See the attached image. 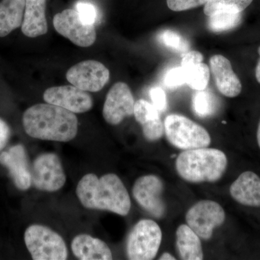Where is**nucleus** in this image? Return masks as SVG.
Returning a JSON list of instances; mask_svg holds the SVG:
<instances>
[{"mask_svg": "<svg viewBox=\"0 0 260 260\" xmlns=\"http://www.w3.org/2000/svg\"><path fill=\"white\" fill-rule=\"evenodd\" d=\"M10 135L9 126L3 119L0 118V150H3L7 145Z\"/></svg>", "mask_w": 260, "mask_h": 260, "instance_id": "33", "label": "nucleus"}, {"mask_svg": "<svg viewBox=\"0 0 260 260\" xmlns=\"http://www.w3.org/2000/svg\"><path fill=\"white\" fill-rule=\"evenodd\" d=\"M134 114L137 121L141 125L160 118L158 109L143 99H140L135 102Z\"/></svg>", "mask_w": 260, "mask_h": 260, "instance_id": "26", "label": "nucleus"}, {"mask_svg": "<svg viewBox=\"0 0 260 260\" xmlns=\"http://www.w3.org/2000/svg\"><path fill=\"white\" fill-rule=\"evenodd\" d=\"M48 104L58 106L73 113H85L93 108L91 95L74 85H61L48 88L44 93Z\"/></svg>", "mask_w": 260, "mask_h": 260, "instance_id": "13", "label": "nucleus"}, {"mask_svg": "<svg viewBox=\"0 0 260 260\" xmlns=\"http://www.w3.org/2000/svg\"><path fill=\"white\" fill-rule=\"evenodd\" d=\"M142 127L145 138L149 141H156L165 133L164 123L162 122L160 118L143 124Z\"/></svg>", "mask_w": 260, "mask_h": 260, "instance_id": "27", "label": "nucleus"}, {"mask_svg": "<svg viewBox=\"0 0 260 260\" xmlns=\"http://www.w3.org/2000/svg\"><path fill=\"white\" fill-rule=\"evenodd\" d=\"M162 241L158 223L149 219L140 220L126 240V254L131 260H150L156 256Z\"/></svg>", "mask_w": 260, "mask_h": 260, "instance_id": "6", "label": "nucleus"}, {"mask_svg": "<svg viewBox=\"0 0 260 260\" xmlns=\"http://www.w3.org/2000/svg\"><path fill=\"white\" fill-rule=\"evenodd\" d=\"M53 24L56 31L78 47H90L96 40L95 27L84 21L76 10L67 9L57 13Z\"/></svg>", "mask_w": 260, "mask_h": 260, "instance_id": "8", "label": "nucleus"}, {"mask_svg": "<svg viewBox=\"0 0 260 260\" xmlns=\"http://www.w3.org/2000/svg\"><path fill=\"white\" fill-rule=\"evenodd\" d=\"M72 251L80 260L112 259V253L104 241L88 234L76 236L71 244Z\"/></svg>", "mask_w": 260, "mask_h": 260, "instance_id": "17", "label": "nucleus"}, {"mask_svg": "<svg viewBox=\"0 0 260 260\" xmlns=\"http://www.w3.org/2000/svg\"><path fill=\"white\" fill-rule=\"evenodd\" d=\"M159 39L166 47L185 54L189 49V44L180 34L172 30H165L160 32Z\"/></svg>", "mask_w": 260, "mask_h": 260, "instance_id": "25", "label": "nucleus"}, {"mask_svg": "<svg viewBox=\"0 0 260 260\" xmlns=\"http://www.w3.org/2000/svg\"><path fill=\"white\" fill-rule=\"evenodd\" d=\"M183 69L185 70L186 83L191 88L198 91L207 88L210 80V69L208 65L201 62Z\"/></svg>", "mask_w": 260, "mask_h": 260, "instance_id": "22", "label": "nucleus"}, {"mask_svg": "<svg viewBox=\"0 0 260 260\" xmlns=\"http://www.w3.org/2000/svg\"><path fill=\"white\" fill-rule=\"evenodd\" d=\"M258 53H259V59L256 67L255 76L256 80H257L258 83L260 84V47L259 49H258Z\"/></svg>", "mask_w": 260, "mask_h": 260, "instance_id": "34", "label": "nucleus"}, {"mask_svg": "<svg viewBox=\"0 0 260 260\" xmlns=\"http://www.w3.org/2000/svg\"><path fill=\"white\" fill-rule=\"evenodd\" d=\"M242 18V13L220 10L208 16V28L214 32L227 31L237 28Z\"/></svg>", "mask_w": 260, "mask_h": 260, "instance_id": "21", "label": "nucleus"}, {"mask_svg": "<svg viewBox=\"0 0 260 260\" xmlns=\"http://www.w3.org/2000/svg\"><path fill=\"white\" fill-rule=\"evenodd\" d=\"M76 10L80 17L86 23L94 24L97 18V12L93 5L88 3H78L76 5Z\"/></svg>", "mask_w": 260, "mask_h": 260, "instance_id": "30", "label": "nucleus"}, {"mask_svg": "<svg viewBox=\"0 0 260 260\" xmlns=\"http://www.w3.org/2000/svg\"><path fill=\"white\" fill-rule=\"evenodd\" d=\"M228 159L221 150L200 148L184 150L176 160L179 177L191 183L215 182L226 170Z\"/></svg>", "mask_w": 260, "mask_h": 260, "instance_id": "3", "label": "nucleus"}, {"mask_svg": "<svg viewBox=\"0 0 260 260\" xmlns=\"http://www.w3.org/2000/svg\"><path fill=\"white\" fill-rule=\"evenodd\" d=\"M253 0H210L205 5L204 13L210 16L220 10L242 13L250 5Z\"/></svg>", "mask_w": 260, "mask_h": 260, "instance_id": "24", "label": "nucleus"}, {"mask_svg": "<svg viewBox=\"0 0 260 260\" xmlns=\"http://www.w3.org/2000/svg\"><path fill=\"white\" fill-rule=\"evenodd\" d=\"M210 0H167L169 9L175 12L184 11L205 5Z\"/></svg>", "mask_w": 260, "mask_h": 260, "instance_id": "29", "label": "nucleus"}, {"mask_svg": "<svg viewBox=\"0 0 260 260\" xmlns=\"http://www.w3.org/2000/svg\"><path fill=\"white\" fill-rule=\"evenodd\" d=\"M22 32L29 38L44 35L48 31L46 0H25Z\"/></svg>", "mask_w": 260, "mask_h": 260, "instance_id": "18", "label": "nucleus"}, {"mask_svg": "<svg viewBox=\"0 0 260 260\" xmlns=\"http://www.w3.org/2000/svg\"><path fill=\"white\" fill-rule=\"evenodd\" d=\"M210 67L220 93L229 98L237 97L241 93L242 83L227 58L220 54L214 55L210 59Z\"/></svg>", "mask_w": 260, "mask_h": 260, "instance_id": "15", "label": "nucleus"}, {"mask_svg": "<svg viewBox=\"0 0 260 260\" xmlns=\"http://www.w3.org/2000/svg\"><path fill=\"white\" fill-rule=\"evenodd\" d=\"M0 164L8 168L15 186L20 190H27L31 186V174L28 157L23 145L12 147L0 154Z\"/></svg>", "mask_w": 260, "mask_h": 260, "instance_id": "14", "label": "nucleus"}, {"mask_svg": "<svg viewBox=\"0 0 260 260\" xmlns=\"http://www.w3.org/2000/svg\"><path fill=\"white\" fill-rule=\"evenodd\" d=\"M150 97L154 107L158 112H165L167 109V99L165 92L159 87H154L150 90Z\"/></svg>", "mask_w": 260, "mask_h": 260, "instance_id": "31", "label": "nucleus"}, {"mask_svg": "<svg viewBox=\"0 0 260 260\" xmlns=\"http://www.w3.org/2000/svg\"><path fill=\"white\" fill-rule=\"evenodd\" d=\"M256 139H257L258 145H259L260 148V121L259 125H258L257 133H256Z\"/></svg>", "mask_w": 260, "mask_h": 260, "instance_id": "36", "label": "nucleus"}, {"mask_svg": "<svg viewBox=\"0 0 260 260\" xmlns=\"http://www.w3.org/2000/svg\"><path fill=\"white\" fill-rule=\"evenodd\" d=\"M23 123L29 136L49 141L69 142L78 130L74 113L48 103L28 108L24 113Z\"/></svg>", "mask_w": 260, "mask_h": 260, "instance_id": "2", "label": "nucleus"}, {"mask_svg": "<svg viewBox=\"0 0 260 260\" xmlns=\"http://www.w3.org/2000/svg\"><path fill=\"white\" fill-rule=\"evenodd\" d=\"M30 174L32 184L39 190L58 191L66 182L62 164L55 153L39 155L32 164Z\"/></svg>", "mask_w": 260, "mask_h": 260, "instance_id": "9", "label": "nucleus"}, {"mask_svg": "<svg viewBox=\"0 0 260 260\" xmlns=\"http://www.w3.org/2000/svg\"><path fill=\"white\" fill-rule=\"evenodd\" d=\"M186 83L185 70L181 67L169 70L164 78V84L167 88H177Z\"/></svg>", "mask_w": 260, "mask_h": 260, "instance_id": "28", "label": "nucleus"}, {"mask_svg": "<svg viewBox=\"0 0 260 260\" xmlns=\"http://www.w3.org/2000/svg\"><path fill=\"white\" fill-rule=\"evenodd\" d=\"M24 239L32 259H68V247L64 239L49 228L38 224L30 225L25 231Z\"/></svg>", "mask_w": 260, "mask_h": 260, "instance_id": "5", "label": "nucleus"}, {"mask_svg": "<svg viewBox=\"0 0 260 260\" xmlns=\"http://www.w3.org/2000/svg\"><path fill=\"white\" fill-rule=\"evenodd\" d=\"M164 183L155 175L138 178L133 186V197L137 203L154 218H160L166 213V205L162 199Z\"/></svg>", "mask_w": 260, "mask_h": 260, "instance_id": "11", "label": "nucleus"}, {"mask_svg": "<svg viewBox=\"0 0 260 260\" xmlns=\"http://www.w3.org/2000/svg\"><path fill=\"white\" fill-rule=\"evenodd\" d=\"M203 56L201 53L198 51H191L186 52L183 56L181 62V67L182 68H187L193 65L199 64L203 62Z\"/></svg>", "mask_w": 260, "mask_h": 260, "instance_id": "32", "label": "nucleus"}, {"mask_svg": "<svg viewBox=\"0 0 260 260\" xmlns=\"http://www.w3.org/2000/svg\"><path fill=\"white\" fill-rule=\"evenodd\" d=\"M135 100L129 87L119 82L111 88L103 108V116L108 124L117 125L126 116L134 114Z\"/></svg>", "mask_w": 260, "mask_h": 260, "instance_id": "12", "label": "nucleus"}, {"mask_svg": "<svg viewBox=\"0 0 260 260\" xmlns=\"http://www.w3.org/2000/svg\"><path fill=\"white\" fill-rule=\"evenodd\" d=\"M179 255L184 260L203 259L201 240L198 234L185 224L178 228L176 232Z\"/></svg>", "mask_w": 260, "mask_h": 260, "instance_id": "20", "label": "nucleus"}, {"mask_svg": "<svg viewBox=\"0 0 260 260\" xmlns=\"http://www.w3.org/2000/svg\"><path fill=\"white\" fill-rule=\"evenodd\" d=\"M66 78L77 88L87 92H98L109 82L110 73L100 61L85 60L72 67Z\"/></svg>", "mask_w": 260, "mask_h": 260, "instance_id": "10", "label": "nucleus"}, {"mask_svg": "<svg viewBox=\"0 0 260 260\" xmlns=\"http://www.w3.org/2000/svg\"><path fill=\"white\" fill-rule=\"evenodd\" d=\"M25 0H2L0 3V37H7L21 26Z\"/></svg>", "mask_w": 260, "mask_h": 260, "instance_id": "19", "label": "nucleus"}, {"mask_svg": "<svg viewBox=\"0 0 260 260\" xmlns=\"http://www.w3.org/2000/svg\"><path fill=\"white\" fill-rule=\"evenodd\" d=\"M217 108L215 96L208 91L198 90L192 98V109L195 114L201 118L213 115Z\"/></svg>", "mask_w": 260, "mask_h": 260, "instance_id": "23", "label": "nucleus"}, {"mask_svg": "<svg viewBox=\"0 0 260 260\" xmlns=\"http://www.w3.org/2000/svg\"><path fill=\"white\" fill-rule=\"evenodd\" d=\"M164 128L169 143L180 150L207 148L211 143L209 133L204 127L180 114L167 116Z\"/></svg>", "mask_w": 260, "mask_h": 260, "instance_id": "4", "label": "nucleus"}, {"mask_svg": "<svg viewBox=\"0 0 260 260\" xmlns=\"http://www.w3.org/2000/svg\"><path fill=\"white\" fill-rule=\"evenodd\" d=\"M160 260H175L176 258L174 256L172 255L170 253L165 252L162 254L160 258H159Z\"/></svg>", "mask_w": 260, "mask_h": 260, "instance_id": "35", "label": "nucleus"}, {"mask_svg": "<svg viewBox=\"0 0 260 260\" xmlns=\"http://www.w3.org/2000/svg\"><path fill=\"white\" fill-rule=\"evenodd\" d=\"M225 219L223 208L213 200L198 202L186 214L187 225L204 240H209L214 229L221 225Z\"/></svg>", "mask_w": 260, "mask_h": 260, "instance_id": "7", "label": "nucleus"}, {"mask_svg": "<svg viewBox=\"0 0 260 260\" xmlns=\"http://www.w3.org/2000/svg\"><path fill=\"white\" fill-rule=\"evenodd\" d=\"M76 194L81 204L88 209L107 210L126 216L131 209V200L122 181L114 174L99 178L93 174L84 176Z\"/></svg>", "mask_w": 260, "mask_h": 260, "instance_id": "1", "label": "nucleus"}, {"mask_svg": "<svg viewBox=\"0 0 260 260\" xmlns=\"http://www.w3.org/2000/svg\"><path fill=\"white\" fill-rule=\"evenodd\" d=\"M230 194L239 204L260 208V178L251 171L243 172L233 182Z\"/></svg>", "mask_w": 260, "mask_h": 260, "instance_id": "16", "label": "nucleus"}]
</instances>
